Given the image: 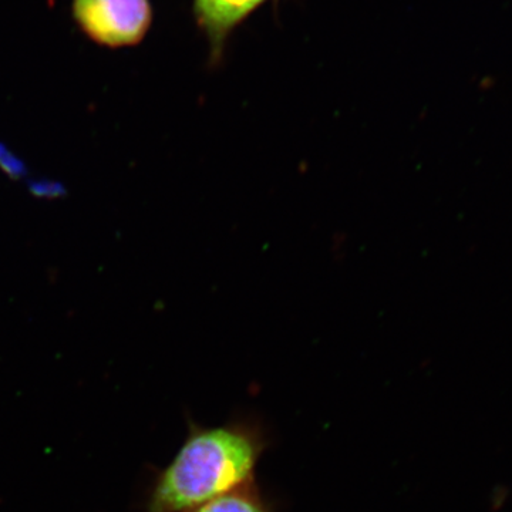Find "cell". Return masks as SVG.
I'll return each instance as SVG.
<instances>
[{"mask_svg": "<svg viewBox=\"0 0 512 512\" xmlns=\"http://www.w3.org/2000/svg\"><path fill=\"white\" fill-rule=\"evenodd\" d=\"M266 0H194L195 18L210 40L214 62L221 59L232 30Z\"/></svg>", "mask_w": 512, "mask_h": 512, "instance_id": "3957f363", "label": "cell"}, {"mask_svg": "<svg viewBox=\"0 0 512 512\" xmlns=\"http://www.w3.org/2000/svg\"><path fill=\"white\" fill-rule=\"evenodd\" d=\"M258 434L242 426L194 429L164 470L148 512H190L247 487L262 453Z\"/></svg>", "mask_w": 512, "mask_h": 512, "instance_id": "6da1fadb", "label": "cell"}, {"mask_svg": "<svg viewBox=\"0 0 512 512\" xmlns=\"http://www.w3.org/2000/svg\"><path fill=\"white\" fill-rule=\"evenodd\" d=\"M80 29L101 46H134L150 29V0H73Z\"/></svg>", "mask_w": 512, "mask_h": 512, "instance_id": "7a4b0ae2", "label": "cell"}, {"mask_svg": "<svg viewBox=\"0 0 512 512\" xmlns=\"http://www.w3.org/2000/svg\"><path fill=\"white\" fill-rule=\"evenodd\" d=\"M194 512H271V510L254 491L241 488L201 505Z\"/></svg>", "mask_w": 512, "mask_h": 512, "instance_id": "277c9868", "label": "cell"}]
</instances>
